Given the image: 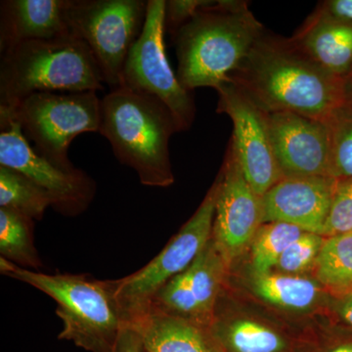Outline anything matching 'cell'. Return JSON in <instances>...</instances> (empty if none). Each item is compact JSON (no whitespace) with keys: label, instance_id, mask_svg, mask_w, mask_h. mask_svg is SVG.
<instances>
[{"label":"cell","instance_id":"29","mask_svg":"<svg viewBox=\"0 0 352 352\" xmlns=\"http://www.w3.org/2000/svg\"><path fill=\"white\" fill-rule=\"evenodd\" d=\"M116 352H144L142 338L136 329L124 325L118 340Z\"/></svg>","mask_w":352,"mask_h":352},{"label":"cell","instance_id":"32","mask_svg":"<svg viewBox=\"0 0 352 352\" xmlns=\"http://www.w3.org/2000/svg\"><path fill=\"white\" fill-rule=\"evenodd\" d=\"M331 352H352V342H347V344H342V346L336 347Z\"/></svg>","mask_w":352,"mask_h":352},{"label":"cell","instance_id":"22","mask_svg":"<svg viewBox=\"0 0 352 352\" xmlns=\"http://www.w3.org/2000/svg\"><path fill=\"white\" fill-rule=\"evenodd\" d=\"M322 285L344 296L352 292V233L325 237L315 263Z\"/></svg>","mask_w":352,"mask_h":352},{"label":"cell","instance_id":"5","mask_svg":"<svg viewBox=\"0 0 352 352\" xmlns=\"http://www.w3.org/2000/svg\"><path fill=\"white\" fill-rule=\"evenodd\" d=\"M103 83L91 51L73 34L25 41L1 53L0 106L4 107L38 92L98 91Z\"/></svg>","mask_w":352,"mask_h":352},{"label":"cell","instance_id":"18","mask_svg":"<svg viewBox=\"0 0 352 352\" xmlns=\"http://www.w3.org/2000/svg\"><path fill=\"white\" fill-rule=\"evenodd\" d=\"M251 288L270 305L295 311L309 309L320 295L318 284L314 280L285 273L252 272Z\"/></svg>","mask_w":352,"mask_h":352},{"label":"cell","instance_id":"10","mask_svg":"<svg viewBox=\"0 0 352 352\" xmlns=\"http://www.w3.org/2000/svg\"><path fill=\"white\" fill-rule=\"evenodd\" d=\"M0 166L22 173L52 199V208L65 217H76L94 200L96 184L85 171L60 168L32 149L19 122L0 106Z\"/></svg>","mask_w":352,"mask_h":352},{"label":"cell","instance_id":"17","mask_svg":"<svg viewBox=\"0 0 352 352\" xmlns=\"http://www.w3.org/2000/svg\"><path fill=\"white\" fill-rule=\"evenodd\" d=\"M129 326L140 333L144 352H221L210 327L180 317L148 314Z\"/></svg>","mask_w":352,"mask_h":352},{"label":"cell","instance_id":"11","mask_svg":"<svg viewBox=\"0 0 352 352\" xmlns=\"http://www.w3.org/2000/svg\"><path fill=\"white\" fill-rule=\"evenodd\" d=\"M217 113L233 122L230 144L248 183L259 197L283 178L271 143L268 113L264 112L231 80L217 89Z\"/></svg>","mask_w":352,"mask_h":352},{"label":"cell","instance_id":"21","mask_svg":"<svg viewBox=\"0 0 352 352\" xmlns=\"http://www.w3.org/2000/svg\"><path fill=\"white\" fill-rule=\"evenodd\" d=\"M0 258L25 270H38L43 265L34 244V220L0 208Z\"/></svg>","mask_w":352,"mask_h":352},{"label":"cell","instance_id":"28","mask_svg":"<svg viewBox=\"0 0 352 352\" xmlns=\"http://www.w3.org/2000/svg\"><path fill=\"white\" fill-rule=\"evenodd\" d=\"M210 0H170L166 3L164 27L171 34L177 31Z\"/></svg>","mask_w":352,"mask_h":352},{"label":"cell","instance_id":"8","mask_svg":"<svg viewBox=\"0 0 352 352\" xmlns=\"http://www.w3.org/2000/svg\"><path fill=\"white\" fill-rule=\"evenodd\" d=\"M217 194L215 182L195 214L156 258L133 274L116 280V296L124 325H131L145 316L157 292L188 270L212 239Z\"/></svg>","mask_w":352,"mask_h":352},{"label":"cell","instance_id":"30","mask_svg":"<svg viewBox=\"0 0 352 352\" xmlns=\"http://www.w3.org/2000/svg\"><path fill=\"white\" fill-rule=\"evenodd\" d=\"M319 7L333 17L352 23V0H333Z\"/></svg>","mask_w":352,"mask_h":352},{"label":"cell","instance_id":"7","mask_svg":"<svg viewBox=\"0 0 352 352\" xmlns=\"http://www.w3.org/2000/svg\"><path fill=\"white\" fill-rule=\"evenodd\" d=\"M144 0H69V32L87 44L111 89L120 87L129 51L144 27Z\"/></svg>","mask_w":352,"mask_h":352},{"label":"cell","instance_id":"4","mask_svg":"<svg viewBox=\"0 0 352 352\" xmlns=\"http://www.w3.org/2000/svg\"><path fill=\"white\" fill-rule=\"evenodd\" d=\"M2 274L34 287L57 303L63 322L58 339L69 340L89 352H116L124 328L116 280L88 275L46 274L20 267L0 258Z\"/></svg>","mask_w":352,"mask_h":352},{"label":"cell","instance_id":"20","mask_svg":"<svg viewBox=\"0 0 352 352\" xmlns=\"http://www.w3.org/2000/svg\"><path fill=\"white\" fill-rule=\"evenodd\" d=\"M210 329L220 349L230 352H282L286 346L279 333L250 319L212 320Z\"/></svg>","mask_w":352,"mask_h":352},{"label":"cell","instance_id":"23","mask_svg":"<svg viewBox=\"0 0 352 352\" xmlns=\"http://www.w3.org/2000/svg\"><path fill=\"white\" fill-rule=\"evenodd\" d=\"M52 204L50 194L36 183L18 171L0 166V208L41 220Z\"/></svg>","mask_w":352,"mask_h":352},{"label":"cell","instance_id":"13","mask_svg":"<svg viewBox=\"0 0 352 352\" xmlns=\"http://www.w3.org/2000/svg\"><path fill=\"white\" fill-rule=\"evenodd\" d=\"M271 143L284 177L330 176L327 124L292 112L268 113Z\"/></svg>","mask_w":352,"mask_h":352},{"label":"cell","instance_id":"19","mask_svg":"<svg viewBox=\"0 0 352 352\" xmlns=\"http://www.w3.org/2000/svg\"><path fill=\"white\" fill-rule=\"evenodd\" d=\"M226 266L214 240L210 239L186 270L190 289L198 305L201 322L208 327L214 319Z\"/></svg>","mask_w":352,"mask_h":352},{"label":"cell","instance_id":"16","mask_svg":"<svg viewBox=\"0 0 352 352\" xmlns=\"http://www.w3.org/2000/svg\"><path fill=\"white\" fill-rule=\"evenodd\" d=\"M291 38L329 73L346 78L351 71V22L333 17L318 7Z\"/></svg>","mask_w":352,"mask_h":352},{"label":"cell","instance_id":"24","mask_svg":"<svg viewBox=\"0 0 352 352\" xmlns=\"http://www.w3.org/2000/svg\"><path fill=\"white\" fill-rule=\"evenodd\" d=\"M305 232L300 227L284 222L261 224L251 245L252 272H271L289 245Z\"/></svg>","mask_w":352,"mask_h":352},{"label":"cell","instance_id":"12","mask_svg":"<svg viewBox=\"0 0 352 352\" xmlns=\"http://www.w3.org/2000/svg\"><path fill=\"white\" fill-rule=\"evenodd\" d=\"M217 184L212 239L228 265L252 245L263 224V206L261 197L252 190L243 175L230 144Z\"/></svg>","mask_w":352,"mask_h":352},{"label":"cell","instance_id":"2","mask_svg":"<svg viewBox=\"0 0 352 352\" xmlns=\"http://www.w3.org/2000/svg\"><path fill=\"white\" fill-rule=\"evenodd\" d=\"M263 34L247 2L208 1L173 34L180 85L190 92L198 87L217 90Z\"/></svg>","mask_w":352,"mask_h":352},{"label":"cell","instance_id":"31","mask_svg":"<svg viewBox=\"0 0 352 352\" xmlns=\"http://www.w3.org/2000/svg\"><path fill=\"white\" fill-rule=\"evenodd\" d=\"M338 311L342 320L352 327V292L342 296L338 307Z\"/></svg>","mask_w":352,"mask_h":352},{"label":"cell","instance_id":"27","mask_svg":"<svg viewBox=\"0 0 352 352\" xmlns=\"http://www.w3.org/2000/svg\"><path fill=\"white\" fill-rule=\"evenodd\" d=\"M336 180L323 237L352 233V178Z\"/></svg>","mask_w":352,"mask_h":352},{"label":"cell","instance_id":"14","mask_svg":"<svg viewBox=\"0 0 352 352\" xmlns=\"http://www.w3.org/2000/svg\"><path fill=\"white\" fill-rule=\"evenodd\" d=\"M336 182L330 176L282 178L261 197L263 224L284 222L323 236Z\"/></svg>","mask_w":352,"mask_h":352},{"label":"cell","instance_id":"9","mask_svg":"<svg viewBox=\"0 0 352 352\" xmlns=\"http://www.w3.org/2000/svg\"><path fill=\"white\" fill-rule=\"evenodd\" d=\"M166 3L148 0L144 27L127 55L120 87L156 97L173 113L179 131H185L195 120V102L192 92L180 85L166 57Z\"/></svg>","mask_w":352,"mask_h":352},{"label":"cell","instance_id":"15","mask_svg":"<svg viewBox=\"0 0 352 352\" xmlns=\"http://www.w3.org/2000/svg\"><path fill=\"white\" fill-rule=\"evenodd\" d=\"M69 0H4L0 2V53L18 44L72 34Z\"/></svg>","mask_w":352,"mask_h":352},{"label":"cell","instance_id":"1","mask_svg":"<svg viewBox=\"0 0 352 352\" xmlns=\"http://www.w3.org/2000/svg\"><path fill=\"white\" fill-rule=\"evenodd\" d=\"M264 112L326 122L349 105L346 80L329 73L292 38L265 32L228 76Z\"/></svg>","mask_w":352,"mask_h":352},{"label":"cell","instance_id":"6","mask_svg":"<svg viewBox=\"0 0 352 352\" xmlns=\"http://www.w3.org/2000/svg\"><path fill=\"white\" fill-rule=\"evenodd\" d=\"M6 108L12 111L36 151L66 170L75 168L68 155L72 141L100 129L101 99L97 91L38 92Z\"/></svg>","mask_w":352,"mask_h":352},{"label":"cell","instance_id":"26","mask_svg":"<svg viewBox=\"0 0 352 352\" xmlns=\"http://www.w3.org/2000/svg\"><path fill=\"white\" fill-rule=\"evenodd\" d=\"M325 237L319 234L305 232L289 245L276 267L285 274L298 275L315 265Z\"/></svg>","mask_w":352,"mask_h":352},{"label":"cell","instance_id":"3","mask_svg":"<svg viewBox=\"0 0 352 352\" xmlns=\"http://www.w3.org/2000/svg\"><path fill=\"white\" fill-rule=\"evenodd\" d=\"M175 132V117L156 97L120 87L101 99L99 133L145 186L168 187L175 182L170 140Z\"/></svg>","mask_w":352,"mask_h":352},{"label":"cell","instance_id":"25","mask_svg":"<svg viewBox=\"0 0 352 352\" xmlns=\"http://www.w3.org/2000/svg\"><path fill=\"white\" fill-rule=\"evenodd\" d=\"M340 108L326 122L331 138V177L352 178V113Z\"/></svg>","mask_w":352,"mask_h":352}]
</instances>
